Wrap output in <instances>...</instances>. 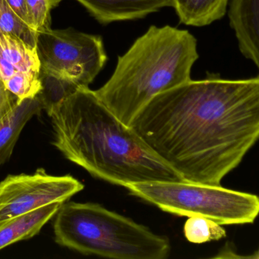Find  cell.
I'll return each mask as SVG.
<instances>
[{"mask_svg":"<svg viewBox=\"0 0 259 259\" xmlns=\"http://www.w3.org/2000/svg\"><path fill=\"white\" fill-rule=\"evenodd\" d=\"M130 126L185 182L221 186L259 140V76L191 79L155 96Z\"/></svg>","mask_w":259,"mask_h":259,"instance_id":"obj_1","label":"cell"},{"mask_svg":"<svg viewBox=\"0 0 259 259\" xmlns=\"http://www.w3.org/2000/svg\"><path fill=\"white\" fill-rule=\"evenodd\" d=\"M46 112L53 126V145L94 177L123 187L184 181L89 87L79 88Z\"/></svg>","mask_w":259,"mask_h":259,"instance_id":"obj_2","label":"cell"},{"mask_svg":"<svg viewBox=\"0 0 259 259\" xmlns=\"http://www.w3.org/2000/svg\"><path fill=\"white\" fill-rule=\"evenodd\" d=\"M198 58L197 41L188 30L150 26L118 57L113 74L96 94L130 126L155 96L191 80Z\"/></svg>","mask_w":259,"mask_h":259,"instance_id":"obj_3","label":"cell"},{"mask_svg":"<svg viewBox=\"0 0 259 259\" xmlns=\"http://www.w3.org/2000/svg\"><path fill=\"white\" fill-rule=\"evenodd\" d=\"M55 241L82 255L114 259H165V236L99 204L65 202L55 215Z\"/></svg>","mask_w":259,"mask_h":259,"instance_id":"obj_4","label":"cell"},{"mask_svg":"<svg viewBox=\"0 0 259 259\" xmlns=\"http://www.w3.org/2000/svg\"><path fill=\"white\" fill-rule=\"evenodd\" d=\"M131 194L179 216H200L221 225L253 224L259 197L222 186L185 182H146L124 186Z\"/></svg>","mask_w":259,"mask_h":259,"instance_id":"obj_5","label":"cell"},{"mask_svg":"<svg viewBox=\"0 0 259 259\" xmlns=\"http://www.w3.org/2000/svg\"><path fill=\"white\" fill-rule=\"evenodd\" d=\"M36 51L41 68L89 87L107 62L103 39L69 27L37 33Z\"/></svg>","mask_w":259,"mask_h":259,"instance_id":"obj_6","label":"cell"},{"mask_svg":"<svg viewBox=\"0 0 259 259\" xmlns=\"http://www.w3.org/2000/svg\"><path fill=\"white\" fill-rule=\"evenodd\" d=\"M70 175L56 176L39 168L32 174L9 175L0 182V225L54 202H65L83 190Z\"/></svg>","mask_w":259,"mask_h":259,"instance_id":"obj_7","label":"cell"},{"mask_svg":"<svg viewBox=\"0 0 259 259\" xmlns=\"http://www.w3.org/2000/svg\"><path fill=\"white\" fill-rule=\"evenodd\" d=\"M103 24L140 19L163 8L173 7L171 0H76Z\"/></svg>","mask_w":259,"mask_h":259,"instance_id":"obj_8","label":"cell"},{"mask_svg":"<svg viewBox=\"0 0 259 259\" xmlns=\"http://www.w3.org/2000/svg\"><path fill=\"white\" fill-rule=\"evenodd\" d=\"M229 6L230 24L240 52L259 71V0H231Z\"/></svg>","mask_w":259,"mask_h":259,"instance_id":"obj_9","label":"cell"},{"mask_svg":"<svg viewBox=\"0 0 259 259\" xmlns=\"http://www.w3.org/2000/svg\"><path fill=\"white\" fill-rule=\"evenodd\" d=\"M62 203L54 202L2 223L0 250L9 245L29 240L37 235L44 225L55 217Z\"/></svg>","mask_w":259,"mask_h":259,"instance_id":"obj_10","label":"cell"},{"mask_svg":"<svg viewBox=\"0 0 259 259\" xmlns=\"http://www.w3.org/2000/svg\"><path fill=\"white\" fill-rule=\"evenodd\" d=\"M42 106L37 95L18 102L0 121V167L7 163L25 125L39 115Z\"/></svg>","mask_w":259,"mask_h":259,"instance_id":"obj_11","label":"cell"},{"mask_svg":"<svg viewBox=\"0 0 259 259\" xmlns=\"http://www.w3.org/2000/svg\"><path fill=\"white\" fill-rule=\"evenodd\" d=\"M40 68L36 48L16 36L0 34V78L4 83L15 73H39Z\"/></svg>","mask_w":259,"mask_h":259,"instance_id":"obj_12","label":"cell"},{"mask_svg":"<svg viewBox=\"0 0 259 259\" xmlns=\"http://www.w3.org/2000/svg\"><path fill=\"white\" fill-rule=\"evenodd\" d=\"M180 21L187 25L203 27L222 19L230 0H171Z\"/></svg>","mask_w":259,"mask_h":259,"instance_id":"obj_13","label":"cell"},{"mask_svg":"<svg viewBox=\"0 0 259 259\" xmlns=\"http://www.w3.org/2000/svg\"><path fill=\"white\" fill-rule=\"evenodd\" d=\"M39 79L42 89L37 97L46 111L81 88L70 79L42 68L39 71Z\"/></svg>","mask_w":259,"mask_h":259,"instance_id":"obj_14","label":"cell"},{"mask_svg":"<svg viewBox=\"0 0 259 259\" xmlns=\"http://www.w3.org/2000/svg\"><path fill=\"white\" fill-rule=\"evenodd\" d=\"M0 34L16 36L36 49L37 33L15 13L6 0H0Z\"/></svg>","mask_w":259,"mask_h":259,"instance_id":"obj_15","label":"cell"},{"mask_svg":"<svg viewBox=\"0 0 259 259\" xmlns=\"http://www.w3.org/2000/svg\"><path fill=\"white\" fill-rule=\"evenodd\" d=\"M186 239L190 243L201 244L211 241H217L226 237V231L217 222L200 217H189L184 227Z\"/></svg>","mask_w":259,"mask_h":259,"instance_id":"obj_16","label":"cell"},{"mask_svg":"<svg viewBox=\"0 0 259 259\" xmlns=\"http://www.w3.org/2000/svg\"><path fill=\"white\" fill-rule=\"evenodd\" d=\"M62 0H25L29 25L36 33L52 28L51 12Z\"/></svg>","mask_w":259,"mask_h":259,"instance_id":"obj_17","label":"cell"},{"mask_svg":"<svg viewBox=\"0 0 259 259\" xmlns=\"http://www.w3.org/2000/svg\"><path fill=\"white\" fill-rule=\"evenodd\" d=\"M6 88L18 100L34 97L42 89L39 73L21 71L14 74L5 82Z\"/></svg>","mask_w":259,"mask_h":259,"instance_id":"obj_18","label":"cell"},{"mask_svg":"<svg viewBox=\"0 0 259 259\" xmlns=\"http://www.w3.org/2000/svg\"><path fill=\"white\" fill-rule=\"evenodd\" d=\"M18 101V97L7 89L0 78V121L15 107Z\"/></svg>","mask_w":259,"mask_h":259,"instance_id":"obj_19","label":"cell"},{"mask_svg":"<svg viewBox=\"0 0 259 259\" xmlns=\"http://www.w3.org/2000/svg\"><path fill=\"white\" fill-rule=\"evenodd\" d=\"M6 1L15 11V13L29 25L27 12H26L25 0H6Z\"/></svg>","mask_w":259,"mask_h":259,"instance_id":"obj_20","label":"cell"},{"mask_svg":"<svg viewBox=\"0 0 259 259\" xmlns=\"http://www.w3.org/2000/svg\"><path fill=\"white\" fill-rule=\"evenodd\" d=\"M248 258H255V259H259V249L256 252H255V254H254L253 255H250V256H248Z\"/></svg>","mask_w":259,"mask_h":259,"instance_id":"obj_21","label":"cell"}]
</instances>
